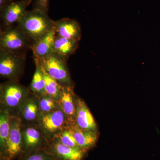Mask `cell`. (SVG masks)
I'll return each mask as SVG.
<instances>
[{"mask_svg": "<svg viewBox=\"0 0 160 160\" xmlns=\"http://www.w3.org/2000/svg\"><path fill=\"white\" fill-rule=\"evenodd\" d=\"M17 24L33 43L54 29L55 21L51 19L48 13L33 9L26 12Z\"/></svg>", "mask_w": 160, "mask_h": 160, "instance_id": "6da1fadb", "label": "cell"}, {"mask_svg": "<svg viewBox=\"0 0 160 160\" xmlns=\"http://www.w3.org/2000/svg\"><path fill=\"white\" fill-rule=\"evenodd\" d=\"M32 42L18 26L6 27L0 34V49L26 52L31 49Z\"/></svg>", "mask_w": 160, "mask_h": 160, "instance_id": "7a4b0ae2", "label": "cell"}, {"mask_svg": "<svg viewBox=\"0 0 160 160\" xmlns=\"http://www.w3.org/2000/svg\"><path fill=\"white\" fill-rule=\"evenodd\" d=\"M26 59V52L0 49V75L13 79L22 72Z\"/></svg>", "mask_w": 160, "mask_h": 160, "instance_id": "3957f363", "label": "cell"}, {"mask_svg": "<svg viewBox=\"0 0 160 160\" xmlns=\"http://www.w3.org/2000/svg\"><path fill=\"white\" fill-rule=\"evenodd\" d=\"M37 59L45 71L61 86L71 87V79L66 61L54 52L46 57Z\"/></svg>", "mask_w": 160, "mask_h": 160, "instance_id": "277c9868", "label": "cell"}, {"mask_svg": "<svg viewBox=\"0 0 160 160\" xmlns=\"http://www.w3.org/2000/svg\"><path fill=\"white\" fill-rule=\"evenodd\" d=\"M1 92L3 103L10 108L18 106L28 93L26 88L12 81L2 85Z\"/></svg>", "mask_w": 160, "mask_h": 160, "instance_id": "5b68a950", "label": "cell"}, {"mask_svg": "<svg viewBox=\"0 0 160 160\" xmlns=\"http://www.w3.org/2000/svg\"><path fill=\"white\" fill-rule=\"evenodd\" d=\"M32 0L14 1L0 10L1 18L6 27L13 26L22 18L27 11V8Z\"/></svg>", "mask_w": 160, "mask_h": 160, "instance_id": "8992f818", "label": "cell"}, {"mask_svg": "<svg viewBox=\"0 0 160 160\" xmlns=\"http://www.w3.org/2000/svg\"><path fill=\"white\" fill-rule=\"evenodd\" d=\"M24 152L22 137L20 130V123L17 120L12 121L10 130L6 144L4 158L11 160Z\"/></svg>", "mask_w": 160, "mask_h": 160, "instance_id": "52a82bcc", "label": "cell"}, {"mask_svg": "<svg viewBox=\"0 0 160 160\" xmlns=\"http://www.w3.org/2000/svg\"><path fill=\"white\" fill-rule=\"evenodd\" d=\"M56 34L61 37L79 42L82 36V30L76 20L63 18L55 21Z\"/></svg>", "mask_w": 160, "mask_h": 160, "instance_id": "ba28073f", "label": "cell"}, {"mask_svg": "<svg viewBox=\"0 0 160 160\" xmlns=\"http://www.w3.org/2000/svg\"><path fill=\"white\" fill-rule=\"evenodd\" d=\"M47 151L55 160H82L86 152L65 146L59 142L53 143Z\"/></svg>", "mask_w": 160, "mask_h": 160, "instance_id": "9c48e42d", "label": "cell"}, {"mask_svg": "<svg viewBox=\"0 0 160 160\" xmlns=\"http://www.w3.org/2000/svg\"><path fill=\"white\" fill-rule=\"evenodd\" d=\"M75 120L76 125L81 129L97 131V126L87 105L78 98L76 101Z\"/></svg>", "mask_w": 160, "mask_h": 160, "instance_id": "30bf717a", "label": "cell"}, {"mask_svg": "<svg viewBox=\"0 0 160 160\" xmlns=\"http://www.w3.org/2000/svg\"><path fill=\"white\" fill-rule=\"evenodd\" d=\"M56 32L54 29L32 43L31 49L34 58H42L54 52V45Z\"/></svg>", "mask_w": 160, "mask_h": 160, "instance_id": "8fae6325", "label": "cell"}, {"mask_svg": "<svg viewBox=\"0 0 160 160\" xmlns=\"http://www.w3.org/2000/svg\"><path fill=\"white\" fill-rule=\"evenodd\" d=\"M65 113L61 110L44 113L41 118V123L44 129L52 133L62 128L65 122Z\"/></svg>", "mask_w": 160, "mask_h": 160, "instance_id": "7c38bea8", "label": "cell"}, {"mask_svg": "<svg viewBox=\"0 0 160 160\" xmlns=\"http://www.w3.org/2000/svg\"><path fill=\"white\" fill-rule=\"evenodd\" d=\"M71 130L78 145L84 151L87 152L97 142V131L81 129L77 125L72 127Z\"/></svg>", "mask_w": 160, "mask_h": 160, "instance_id": "4fadbf2b", "label": "cell"}, {"mask_svg": "<svg viewBox=\"0 0 160 160\" xmlns=\"http://www.w3.org/2000/svg\"><path fill=\"white\" fill-rule=\"evenodd\" d=\"M79 41L65 38L56 35L54 40V53L67 61L72 55L76 51Z\"/></svg>", "mask_w": 160, "mask_h": 160, "instance_id": "5bb4252c", "label": "cell"}, {"mask_svg": "<svg viewBox=\"0 0 160 160\" xmlns=\"http://www.w3.org/2000/svg\"><path fill=\"white\" fill-rule=\"evenodd\" d=\"M24 152L41 149V136L40 132L34 128L29 127L25 129L23 134Z\"/></svg>", "mask_w": 160, "mask_h": 160, "instance_id": "9a60e30c", "label": "cell"}, {"mask_svg": "<svg viewBox=\"0 0 160 160\" xmlns=\"http://www.w3.org/2000/svg\"><path fill=\"white\" fill-rule=\"evenodd\" d=\"M62 110L68 117L75 118L76 102H74L71 87L62 86L59 98Z\"/></svg>", "mask_w": 160, "mask_h": 160, "instance_id": "2e32d148", "label": "cell"}, {"mask_svg": "<svg viewBox=\"0 0 160 160\" xmlns=\"http://www.w3.org/2000/svg\"><path fill=\"white\" fill-rule=\"evenodd\" d=\"M34 61L36 69L30 85L31 89L35 93L45 94L46 83L43 71L38 59L34 58Z\"/></svg>", "mask_w": 160, "mask_h": 160, "instance_id": "e0dca14e", "label": "cell"}, {"mask_svg": "<svg viewBox=\"0 0 160 160\" xmlns=\"http://www.w3.org/2000/svg\"><path fill=\"white\" fill-rule=\"evenodd\" d=\"M9 118L7 111H2L0 116V145L1 153L4 155L6 151L7 140L10 132V124Z\"/></svg>", "mask_w": 160, "mask_h": 160, "instance_id": "ac0fdd59", "label": "cell"}, {"mask_svg": "<svg viewBox=\"0 0 160 160\" xmlns=\"http://www.w3.org/2000/svg\"><path fill=\"white\" fill-rule=\"evenodd\" d=\"M40 65L42 70L44 78H45V83H46V86H45L46 94L51 97L54 99H59L60 94H61L62 86H61L54 79L52 78L45 71V69H43V67L40 64Z\"/></svg>", "mask_w": 160, "mask_h": 160, "instance_id": "d6986e66", "label": "cell"}, {"mask_svg": "<svg viewBox=\"0 0 160 160\" xmlns=\"http://www.w3.org/2000/svg\"><path fill=\"white\" fill-rule=\"evenodd\" d=\"M30 99L24 103L22 109V114L24 119L29 122L34 121L37 118L39 106L34 100Z\"/></svg>", "mask_w": 160, "mask_h": 160, "instance_id": "ffe728a7", "label": "cell"}, {"mask_svg": "<svg viewBox=\"0 0 160 160\" xmlns=\"http://www.w3.org/2000/svg\"><path fill=\"white\" fill-rule=\"evenodd\" d=\"M24 153L20 160H55L46 150L41 149Z\"/></svg>", "mask_w": 160, "mask_h": 160, "instance_id": "44dd1931", "label": "cell"}, {"mask_svg": "<svg viewBox=\"0 0 160 160\" xmlns=\"http://www.w3.org/2000/svg\"><path fill=\"white\" fill-rule=\"evenodd\" d=\"M58 142L65 146L76 149H81L77 142L71 129L64 130L61 132L58 136Z\"/></svg>", "mask_w": 160, "mask_h": 160, "instance_id": "7402d4cb", "label": "cell"}, {"mask_svg": "<svg viewBox=\"0 0 160 160\" xmlns=\"http://www.w3.org/2000/svg\"><path fill=\"white\" fill-rule=\"evenodd\" d=\"M39 106L40 110L46 113L55 110L57 104L54 98L45 94L40 100Z\"/></svg>", "mask_w": 160, "mask_h": 160, "instance_id": "603a6c76", "label": "cell"}, {"mask_svg": "<svg viewBox=\"0 0 160 160\" xmlns=\"http://www.w3.org/2000/svg\"><path fill=\"white\" fill-rule=\"evenodd\" d=\"M49 0H35L33 9H38L48 13Z\"/></svg>", "mask_w": 160, "mask_h": 160, "instance_id": "cb8c5ba5", "label": "cell"}, {"mask_svg": "<svg viewBox=\"0 0 160 160\" xmlns=\"http://www.w3.org/2000/svg\"><path fill=\"white\" fill-rule=\"evenodd\" d=\"M15 0H0V10L8 6Z\"/></svg>", "mask_w": 160, "mask_h": 160, "instance_id": "d4e9b609", "label": "cell"}, {"mask_svg": "<svg viewBox=\"0 0 160 160\" xmlns=\"http://www.w3.org/2000/svg\"><path fill=\"white\" fill-rule=\"evenodd\" d=\"M2 160H7L6 159L4 158V159H3Z\"/></svg>", "mask_w": 160, "mask_h": 160, "instance_id": "484cf974", "label": "cell"}, {"mask_svg": "<svg viewBox=\"0 0 160 160\" xmlns=\"http://www.w3.org/2000/svg\"></svg>", "mask_w": 160, "mask_h": 160, "instance_id": "4316f807", "label": "cell"}]
</instances>
